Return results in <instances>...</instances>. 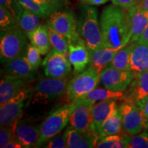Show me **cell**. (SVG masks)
Segmentation results:
<instances>
[{"instance_id":"obj_37","label":"cell","mask_w":148,"mask_h":148,"mask_svg":"<svg viewBox=\"0 0 148 148\" xmlns=\"http://www.w3.org/2000/svg\"><path fill=\"white\" fill-rule=\"evenodd\" d=\"M111 1L114 5H119L125 9H129L138 5L140 0H111Z\"/></svg>"},{"instance_id":"obj_36","label":"cell","mask_w":148,"mask_h":148,"mask_svg":"<svg viewBox=\"0 0 148 148\" xmlns=\"http://www.w3.org/2000/svg\"><path fill=\"white\" fill-rule=\"evenodd\" d=\"M43 147L47 148H67V145L64 138V133H60V134L56 135L52 138L48 140L47 144Z\"/></svg>"},{"instance_id":"obj_18","label":"cell","mask_w":148,"mask_h":148,"mask_svg":"<svg viewBox=\"0 0 148 148\" xmlns=\"http://www.w3.org/2000/svg\"><path fill=\"white\" fill-rule=\"evenodd\" d=\"M115 99H106L95 103L92 110V131L97 134L96 130L107 119L117 110Z\"/></svg>"},{"instance_id":"obj_9","label":"cell","mask_w":148,"mask_h":148,"mask_svg":"<svg viewBox=\"0 0 148 148\" xmlns=\"http://www.w3.org/2000/svg\"><path fill=\"white\" fill-rule=\"evenodd\" d=\"M73 101L75 107L70 115L69 125L81 132L94 133L92 131V110L95 102L80 98Z\"/></svg>"},{"instance_id":"obj_29","label":"cell","mask_w":148,"mask_h":148,"mask_svg":"<svg viewBox=\"0 0 148 148\" xmlns=\"http://www.w3.org/2000/svg\"><path fill=\"white\" fill-rule=\"evenodd\" d=\"M40 18L32 11L24 8L21 17L18 19V26L25 33H28L34 30L40 25Z\"/></svg>"},{"instance_id":"obj_6","label":"cell","mask_w":148,"mask_h":148,"mask_svg":"<svg viewBox=\"0 0 148 148\" xmlns=\"http://www.w3.org/2000/svg\"><path fill=\"white\" fill-rule=\"evenodd\" d=\"M68 82L67 77L60 79L47 77L40 79L35 85L34 102L47 103L60 97L66 91Z\"/></svg>"},{"instance_id":"obj_2","label":"cell","mask_w":148,"mask_h":148,"mask_svg":"<svg viewBox=\"0 0 148 148\" xmlns=\"http://www.w3.org/2000/svg\"><path fill=\"white\" fill-rule=\"evenodd\" d=\"M77 19V32L85 40L89 53L103 46L100 25L97 8L92 5L82 4L79 6Z\"/></svg>"},{"instance_id":"obj_8","label":"cell","mask_w":148,"mask_h":148,"mask_svg":"<svg viewBox=\"0 0 148 148\" xmlns=\"http://www.w3.org/2000/svg\"><path fill=\"white\" fill-rule=\"evenodd\" d=\"M45 75L48 77L65 78L71 71L69 56L51 49L42 61Z\"/></svg>"},{"instance_id":"obj_16","label":"cell","mask_w":148,"mask_h":148,"mask_svg":"<svg viewBox=\"0 0 148 148\" xmlns=\"http://www.w3.org/2000/svg\"><path fill=\"white\" fill-rule=\"evenodd\" d=\"M4 71L5 74L19 77L24 80H32L36 71L29 63L25 52L4 64Z\"/></svg>"},{"instance_id":"obj_35","label":"cell","mask_w":148,"mask_h":148,"mask_svg":"<svg viewBox=\"0 0 148 148\" xmlns=\"http://www.w3.org/2000/svg\"><path fill=\"white\" fill-rule=\"evenodd\" d=\"M40 55L41 53L37 48L32 44H29L26 51V57L29 63L34 71H36L41 64L42 60Z\"/></svg>"},{"instance_id":"obj_23","label":"cell","mask_w":148,"mask_h":148,"mask_svg":"<svg viewBox=\"0 0 148 148\" xmlns=\"http://www.w3.org/2000/svg\"><path fill=\"white\" fill-rule=\"evenodd\" d=\"M148 70V45L132 42L131 71L134 73Z\"/></svg>"},{"instance_id":"obj_32","label":"cell","mask_w":148,"mask_h":148,"mask_svg":"<svg viewBox=\"0 0 148 148\" xmlns=\"http://www.w3.org/2000/svg\"><path fill=\"white\" fill-rule=\"evenodd\" d=\"M18 21L12 14L0 8V30L8 31L18 27Z\"/></svg>"},{"instance_id":"obj_12","label":"cell","mask_w":148,"mask_h":148,"mask_svg":"<svg viewBox=\"0 0 148 148\" xmlns=\"http://www.w3.org/2000/svg\"><path fill=\"white\" fill-rule=\"evenodd\" d=\"M69 59L75 73L87 69L89 64V51L85 40L77 34L69 40Z\"/></svg>"},{"instance_id":"obj_28","label":"cell","mask_w":148,"mask_h":148,"mask_svg":"<svg viewBox=\"0 0 148 148\" xmlns=\"http://www.w3.org/2000/svg\"><path fill=\"white\" fill-rule=\"evenodd\" d=\"M127 134H114L106 136H98L95 147L97 148H122L127 147Z\"/></svg>"},{"instance_id":"obj_33","label":"cell","mask_w":148,"mask_h":148,"mask_svg":"<svg viewBox=\"0 0 148 148\" xmlns=\"http://www.w3.org/2000/svg\"><path fill=\"white\" fill-rule=\"evenodd\" d=\"M18 121L12 124L1 125L0 128V147L5 148L10 140L15 136V131Z\"/></svg>"},{"instance_id":"obj_41","label":"cell","mask_w":148,"mask_h":148,"mask_svg":"<svg viewBox=\"0 0 148 148\" xmlns=\"http://www.w3.org/2000/svg\"><path fill=\"white\" fill-rule=\"evenodd\" d=\"M142 110H143V114L145 115V117L146 120H147V123L148 122V98L146 100L144 101L141 106Z\"/></svg>"},{"instance_id":"obj_20","label":"cell","mask_w":148,"mask_h":148,"mask_svg":"<svg viewBox=\"0 0 148 148\" xmlns=\"http://www.w3.org/2000/svg\"><path fill=\"white\" fill-rule=\"evenodd\" d=\"M25 81L13 75H4L0 84V105L6 102L24 89Z\"/></svg>"},{"instance_id":"obj_15","label":"cell","mask_w":148,"mask_h":148,"mask_svg":"<svg viewBox=\"0 0 148 148\" xmlns=\"http://www.w3.org/2000/svg\"><path fill=\"white\" fill-rule=\"evenodd\" d=\"M40 125H36L29 120H19L14 137L23 147H36L40 137Z\"/></svg>"},{"instance_id":"obj_5","label":"cell","mask_w":148,"mask_h":148,"mask_svg":"<svg viewBox=\"0 0 148 148\" xmlns=\"http://www.w3.org/2000/svg\"><path fill=\"white\" fill-rule=\"evenodd\" d=\"M99 74L89 66L84 71L77 73L68 82L65 91L66 99L72 102L95 88L99 82Z\"/></svg>"},{"instance_id":"obj_25","label":"cell","mask_w":148,"mask_h":148,"mask_svg":"<svg viewBox=\"0 0 148 148\" xmlns=\"http://www.w3.org/2000/svg\"><path fill=\"white\" fill-rule=\"evenodd\" d=\"M121 114L119 108L114 113L107 119L96 130L98 136L121 134L122 133Z\"/></svg>"},{"instance_id":"obj_4","label":"cell","mask_w":148,"mask_h":148,"mask_svg":"<svg viewBox=\"0 0 148 148\" xmlns=\"http://www.w3.org/2000/svg\"><path fill=\"white\" fill-rule=\"evenodd\" d=\"M27 34L19 27L1 32L0 57L2 64H5L25 53L29 43Z\"/></svg>"},{"instance_id":"obj_21","label":"cell","mask_w":148,"mask_h":148,"mask_svg":"<svg viewBox=\"0 0 148 148\" xmlns=\"http://www.w3.org/2000/svg\"><path fill=\"white\" fill-rule=\"evenodd\" d=\"M121 48H112L101 46L96 50L89 53L90 61L88 66L100 73L110 64L114 55Z\"/></svg>"},{"instance_id":"obj_3","label":"cell","mask_w":148,"mask_h":148,"mask_svg":"<svg viewBox=\"0 0 148 148\" xmlns=\"http://www.w3.org/2000/svg\"><path fill=\"white\" fill-rule=\"evenodd\" d=\"M75 107V101H72L56 109L47 116L40 127V137L36 147H39L47 143L56 135L60 134L67 123L72 111Z\"/></svg>"},{"instance_id":"obj_34","label":"cell","mask_w":148,"mask_h":148,"mask_svg":"<svg viewBox=\"0 0 148 148\" xmlns=\"http://www.w3.org/2000/svg\"><path fill=\"white\" fill-rule=\"evenodd\" d=\"M126 148H148V134L143 132L138 135H127Z\"/></svg>"},{"instance_id":"obj_43","label":"cell","mask_w":148,"mask_h":148,"mask_svg":"<svg viewBox=\"0 0 148 148\" xmlns=\"http://www.w3.org/2000/svg\"><path fill=\"white\" fill-rule=\"evenodd\" d=\"M38 3H42V4H48L52 2L53 0H35Z\"/></svg>"},{"instance_id":"obj_13","label":"cell","mask_w":148,"mask_h":148,"mask_svg":"<svg viewBox=\"0 0 148 148\" xmlns=\"http://www.w3.org/2000/svg\"><path fill=\"white\" fill-rule=\"evenodd\" d=\"M27 97V90L23 89L6 102L0 105V125L12 124L19 121Z\"/></svg>"},{"instance_id":"obj_22","label":"cell","mask_w":148,"mask_h":148,"mask_svg":"<svg viewBox=\"0 0 148 148\" xmlns=\"http://www.w3.org/2000/svg\"><path fill=\"white\" fill-rule=\"evenodd\" d=\"M24 8L32 11L41 18L49 17L51 14L60 10L64 4V0H53L48 4H42L35 0H18Z\"/></svg>"},{"instance_id":"obj_19","label":"cell","mask_w":148,"mask_h":148,"mask_svg":"<svg viewBox=\"0 0 148 148\" xmlns=\"http://www.w3.org/2000/svg\"><path fill=\"white\" fill-rule=\"evenodd\" d=\"M131 18V38L130 43L136 42L148 25V12L136 5L128 9Z\"/></svg>"},{"instance_id":"obj_39","label":"cell","mask_w":148,"mask_h":148,"mask_svg":"<svg viewBox=\"0 0 148 148\" xmlns=\"http://www.w3.org/2000/svg\"><path fill=\"white\" fill-rule=\"evenodd\" d=\"M21 147H22L21 144L16 139L15 137L12 138V139L8 142L6 146H5V148H21Z\"/></svg>"},{"instance_id":"obj_1","label":"cell","mask_w":148,"mask_h":148,"mask_svg":"<svg viewBox=\"0 0 148 148\" xmlns=\"http://www.w3.org/2000/svg\"><path fill=\"white\" fill-rule=\"evenodd\" d=\"M99 25L103 45L122 48L129 44L131 38V18L128 9L108 5L101 12Z\"/></svg>"},{"instance_id":"obj_42","label":"cell","mask_w":148,"mask_h":148,"mask_svg":"<svg viewBox=\"0 0 148 148\" xmlns=\"http://www.w3.org/2000/svg\"><path fill=\"white\" fill-rule=\"evenodd\" d=\"M138 5L140 8L148 12V0H140Z\"/></svg>"},{"instance_id":"obj_40","label":"cell","mask_w":148,"mask_h":148,"mask_svg":"<svg viewBox=\"0 0 148 148\" xmlns=\"http://www.w3.org/2000/svg\"><path fill=\"white\" fill-rule=\"evenodd\" d=\"M138 42L141 44H145V45H148V25L147 27H146L143 34H142L141 36L139 38L137 41Z\"/></svg>"},{"instance_id":"obj_26","label":"cell","mask_w":148,"mask_h":148,"mask_svg":"<svg viewBox=\"0 0 148 148\" xmlns=\"http://www.w3.org/2000/svg\"><path fill=\"white\" fill-rule=\"evenodd\" d=\"M123 96H124V91H113L106 88L96 87L90 92L80 97V99L96 102L98 101L106 100V99L123 100Z\"/></svg>"},{"instance_id":"obj_14","label":"cell","mask_w":148,"mask_h":148,"mask_svg":"<svg viewBox=\"0 0 148 148\" xmlns=\"http://www.w3.org/2000/svg\"><path fill=\"white\" fill-rule=\"evenodd\" d=\"M47 25L56 32L71 39L78 34L77 20L73 12L66 10H58L48 17Z\"/></svg>"},{"instance_id":"obj_44","label":"cell","mask_w":148,"mask_h":148,"mask_svg":"<svg viewBox=\"0 0 148 148\" xmlns=\"http://www.w3.org/2000/svg\"><path fill=\"white\" fill-rule=\"evenodd\" d=\"M145 129L146 130H147V132H148V122H147V123H146V125H145Z\"/></svg>"},{"instance_id":"obj_27","label":"cell","mask_w":148,"mask_h":148,"mask_svg":"<svg viewBox=\"0 0 148 148\" xmlns=\"http://www.w3.org/2000/svg\"><path fill=\"white\" fill-rule=\"evenodd\" d=\"M131 52L132 43H130L116 53L108 66L121 71H131Z\"/></svg>"},{"instance_id":"obj_31","label":"cell","mask_w":148,"mask_h":148,"mask_svg":"<svg viewBox=\"0 0 148 148\" xmlns=\"http://www.w3.org/2000/svg\"><path fill=\"white\" fill-rule=\"evenodd\" d=\"M0 6L12 14L18 21L24 10L23 5L18 0H0Z\"/></svg>"},{"instance_id":"obj_30","label":"cell","mask_w":148,"mask_h":148,"mask_svg":"<svg viewBox=\"0 0 148 148\" xmlns=\"http://www.w3.org/2000/svg\"><path fill=\"white\" fill-rule=\"evenodd\" d=\"M48 31H49V39L52 49L69 56V42L67 37L56 32L49 26H48Z\"/></svg>"},{"instance_id":"obj_7","label":"cell","mask_w":148,"mask_h":148,"mask_svg":"<svg viewBox=\"0 0 148 148\" xmlns=\"http://www.w3.org/2000/svg\"><path fill=\"white\" fill-rule=\"evenodd\" d=\"M121 114L122 130L130 135H135L145 129L147 120L141 108L128 103L119 107Z\"/></svg>"},{"instance_id":"obj_24","label":"cell","mask_w":148,"mask_h":148,"mask_svg":"<svg viewBox=\"0 0 148 148\" xmlns=\"http://www.w3.org/2000/svg\"><path fill=\"white\" fill-rule=\"evenodd\" d=\"M27 36L33 46L37 48L41 55H47L51 50L47 25H40L32 32L27 33Z\"/></svg>"},{"instance_id":"obj_11","label":"cell","mask_w":148,"mask_h":148,"mask_svg":"<svg viewBox=\"0 0 148 148\" xmlns=\"http://www.w3.org/2000/svg\"><path fill=\"white\" fill-rule=\"evenodd\" d=\"M148 98V70L134 73V78L124 92L123 101L141 108Z\"/></svg>"},{"instance_id":"obj_17","label":"cell","mask_w":148,"mask_h":148,"mask_svg":"<svg viewBox=\"0 0 148 148\" xmlns=\"http://www.w3.org/2000/svg\"><path fill=\"white\" fill-rule=\"evenodd\" d=\"M67 148L95 147L98 136L92 132H84L68 127L64 132Z\"/></svg>"},{"instance_id":"obj_38","label":"cell","mask_w":148,"mask_h":148,"mask_svg":"<svg viewBox=\"0 0 148 148\" xmlns=\"http://www.w3.org/2000/svg\"><path fill=\"white\" fill-rule=\"evenodd\" d=\"M82 4H86L90 5H99L104 4L110 0H78Z\"/></svg>"},{"instance_id":"obj_10","label":"cell","mask_w":148,"mask_h":148,"mask_svg":"<svg viewBox=\"0 0 148 148\" xmlns=\"http://www.w3.org/2000/svg\"><path fill=\"white\" fill-rule=\"evenodd\" d=\"M134 73L108 66L99 74V82L104 88L113 91H125L132 82Z\"/></svg>"}]
</instances>
